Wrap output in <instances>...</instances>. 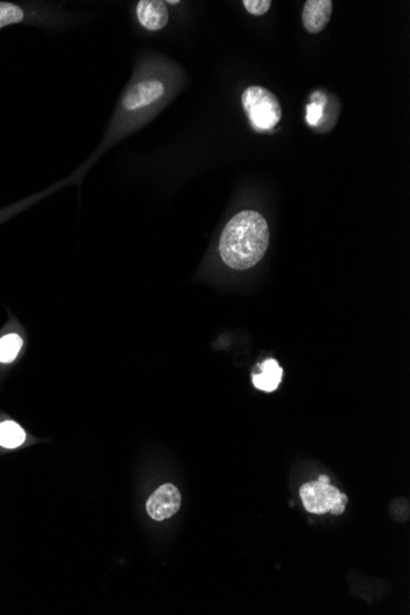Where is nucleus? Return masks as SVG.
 <instances>
[{"label": "nucleus", "mask_w": 410, "mask_h": 615, "mask_svg": "<svg viewBox=\"0 0 410 615\" xmlns=\"http://www.w3.org/2000/svg\"><path fill=\"white\" fill-rule=\"evenodd\" d=\"M268 244L267 220L254 210H244L235 215L223 230L219 252L228 267L244 271L261 262Z\"/></svg>", "instance_id": "nucleus-1"}, {"label": "nucleus", "mask_w": 410, "mask_h": 615, "mask_svg": "<svg viewBox=\"0 0 410 615\" xmlns=\"http://www.w3.org/2000/svg\"><path fill=\"white\" fill-rule=\"evenodd\" d=\"M242 106L253 128L261 132L275 128L282 120L280 102L272 91L263 86L252 85L244 89Z\"/></svg>", "instance_id": "nucleus-2"}, {"label": "nucleus", "mask_w": 410, "mask_h": 615, "mask_svg": "<svg viewBox=\"0 0 410 615\" xmlns=\"http://www.w3.org/2000/svg\"><path fill=\"white\" fill-rule=\"evenodd\" d=\"M300 497L306 510L315 515H323L327 512L335 516L342 515L348 504V496L330 485L327 476H321L317 482L304 484L300 489Z\"/></svg>", "instance_id": "nucleus-3"}, {"label": "nucleus", "mask_w": 410, "mask_h": 615, "mask_svg": "<svg viewBox=\"0 0 410 615\" xmlns=\"http://www.w3.org/2000/svg\"><path fill=\"white\" fill-rule=\"evenodd\" d=\"M181 492L172 484H163L147 501L148 515L155 521H165L176 515L181 507Z\"/></svg>", "instance_id": "nucleus-4"}, {"label": "nucleus", "mask_w": 410, "mask_h": 615, "mask_svg": "<svg viewBox=\"0 0 410 615\" xmlns=\"http://www.w3.org/2000/svg\"><path fill=\"white\" fill-rule=\"evenodd\" d=\"M135 16L138 24L150 32L165 29L170 20L166 1L163 0H140L135 5Z\"/></svg>", "instance_id": "nucleus-5"}, {"label": "nucleus", "mask_w": 410, "mask_h": 615, "mask_svg": "<svg viewBox=\"0 0 410 615\" xmlns=\"http://www.w3.org/2000/svg\"><path fill=\"white\" fill-rule=\"evenodd\" d=\"M333 13L330 0H307L302 11V23L310 34H320L327 27Z\"/></svg>", "instance_id": "nucleus-6"}, {"label": "nucleus", "mask_w": 410, "mask_h": 615, "mask_svg": "<svg viewBox=\"0 0 410 615\" xmlns=\"http://www.w3.org/2000/svg\"><path fill=\"white\" fill-rule=\"evenodd\" d=\"M259 366L262 372L253 375V385L261 391H275L282 378V368L280 365L275 359H268Z\"/></svg>", "instance_id": "nucleus-7"}, {"label": "nucleus", "mask_w": 410, "mask_h": 615, "mask_svg": "<svg viewBox=\"0 0 410 615\" xmlns=\"http://www.w3.org/2000/svg\"><path fill=\"white\" fill-rule=\"evenodd\" d=\"M24 430L14 421H4L0 424V446L6 449H15L24 444Z\"/></svg>", "instance_id": "nucleus-8"}, {"label": "nucleus", "mask_w": 410, "mask_h": 615, "mask_svg": "<svg viewBox=\"0 0 410 615\" xmlns=\"http://www.w3.org/2000/svg\"><path fill=\"white\" fill-rule=\"evenodd\" d=\"M23 347V339L18 334H9L0 339V363L13 361Z\"/></svg>", "instance_id": "nucleus-9"}, {"label": "nucleus", "mask_w": 410, "mask_h": 615, "mask_svg": "<svg viewBox=\"0 0 410 615\" xmlns=\"http://www.w3.org/2000/svg\"><path fill=\"white\" fill-rule=\"evenodd\" d=\"M25 11L19 5L0 1V29L24 21Z\"/></svg>", "instance_id": "nucleus-10"}, {"label": "nucleus", "mask_w": 410, "mask_h": 615, "mask_svg": "<svg viewBox=\"0 0 410 615\" xmlns=\"http://www.w3.org/2000/svg\"><path fill=\"white\" fill-rule=\"evenodd\" d=\"M313 102L307 106V115L306 120L307 123L315 127L320 123L321 118L323 116V107L325 106V96L321 92H316L315 95H312Z\"/></svg>", "instance_id": "nucleus-11"}, {"label": "nucleus", "mask_w": 410, "mask_h": 615, "mask_svg": "<svg viewBox=\"0 0 410 615\" xmlns=\"http://www.w3.org/2000/svg\"><path fill=\"white\" fill-rule=\"evenodd\" d=\"M390 514L393 520L404 523L409 520V502L403 497H398L396 500L392 501L390 505Z\"/></svg>", "instance_id": "nucleus-12"}, {"label": "nucleus", "mask_w": 410, "mask_h": 615, "mask_svg": "<svg viewBox=\"0 0 410 615\" xmlns=\"http://www.w3.org/2000/svg\"><path fill=\"white\" fill-rule=\"evenodd\" d=\"M242 4L249 14L253 15V16H262L269 11L271 6H272V1L271 0H244Z\"/></svg>", "instance_id": "nucleus-13"}, {"label": "nucleus", "mask_w": 410, "mask_h": 615, "mask_svg": "<svg viewBox=\"0 0 410 615\" xmlns=\"http://www.w3.org/2000/svg\"><path fill=\"white\" fill-rule=\"evenodd\" d=\"M166 4L176 5L180 4V1L177 0V1H173V0H170V1H166Z\"/></svg>", "instance_id": "nucleus-14"}]
</instances>
